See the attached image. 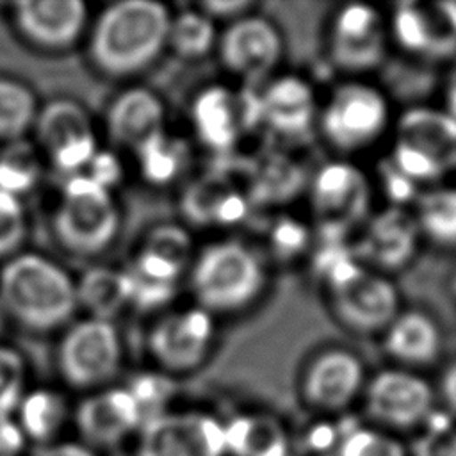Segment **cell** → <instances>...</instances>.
<instances>
[{
  "mask_svg": "<svg viewBox=\"0 0 456 456\" xmlns=\"http://www.w3.org/2000/svg\"><path fill=\"white\" fill-rule=\"evenodd\" d=\"M41 176L37 150L23 141H11L0 151V191L21 196L36 187Z\"/></svg>",
  "mask_w": 456,
  "mask_h": 456,
  "instance_id": "obj_34",
  "label": "cell"
},
{
  "mask_svg": "<svg viewBox=\"0 0 456 456\" xmlns=\"http://www.w3.org/2000/svg\"><path fill=\"white\" fill-rule=\"evenodd\" d=\"M223 66L248 84L265 82L281 64L285 41L274 21L249 12L228 23L217 37Z\"/></svg>",
  "mask_w": 456,
  "mask_h": 456,
  "instance_id": "obj_10",
  "label": "cell"
},
{
  "mask_svg": "<svg viewBox=\"0 0 456 456\" xmlns=\"http://www.w3.org/2000/svg\"><path fill=\"white\" fill-rule=\"evenodd\" d=\"M438 392L445 404L456 413V360H452L440 376Z\"/></svg>",
  "mask_w": 456,
  "mask_h": 456,
  "instance_id": "obj_43",
  "label": "cell"
},
{
  "mask_svg": "<svg viewBox=\"0 0 456 456\" xmlns=\"http://www.w3.org/2000/svg\"><path fill=\"white\" fill-rule=\"evenodd\" d=\"M442 456H456V435L445 444Z\"/></svg>",
  "mask_w": 456,
  "mask_h": 456,
  "instance_id": "obj_46",
  "label": "cell"
},
{
  "mask_svg": "<svg viewBox=\"0 0 456 456\" xmlns=\"http://www.w3.org/2000/svg\"><path fill=\"white\" fill-rule=\"evenodd\" d=\"M27 436L9 415L0 417V456H20Z\"/></svg>",
  "mask_w": 456,
  "mask_h": 456,
  "instance_id": "obj_42",
  "label": "cell"
},
{
  "mask_svg": "<svg viewBox=\"0 0 456 456\" xmlns=\"http://www.w3.org/2000/svg\"><path fill=\"white\" fill-rule=\"evenodd\" d=\"M314 232L296 217L281 216L269 228V248L278 260H294L308 255L314 246Z\"/></svg>",
  "mask_w": 456,
  "mask_h": 456,
  "instance_id": "obj_36",
  "label": "cell"
},
{
  "mask_svg": "<svg viewBox=\"0 0 456 456\" xmlns=\"http://www.w3.org/2000/svg\"><path fill=\"white\" fill-rule=\"evenodd\" d=\"M18 426L27 438L48 442L53 438L68 415L64 397L48 388H37L23 394L18 403Z\"/></svg>",
  "mask_w": 456,
  "mask_h": 456,
  "instance_id": "obj_30",
  "label": "cell"
},
{
  "mask_svg": "<svg viewBox=\"0 0 456 456\" xmlns=\"http://www.w3.org/2000/svg\"><path fill=\"white\" fill-rule=\"evenodd\" d=\"M217 37L214 20L200 9H189L171 16L167 46L178 57L201 59L217 45Z\"/></svg>",
  "mask_w": 456,
  "mask_h": 456,
  "instance_id": "obj_31",
  "label": "cell"
},
{
  "mask_svg": "<svg viewBox=\"0 0 456 456\" xmlns=\"http://www.w3.org/2000/svg\"><path fill=\"white\" fill-rule=\"evenodd\" d=\"M34 126L43 153L68 176L82 173L98 151L89 112L75 100H52L39 109Z\"/></svg>",
  "mask_w": 456,
  "mask_h": 456,
  "instance_id": "obj_12",
  "label": "cell"
},
{
  "mask_svg": "<svg viewBox=\"0 0 456 456\" xmlns=\"http://www.w3.org/2000/svg\"><path fill=\"white\" fill-rule=\"evenodd\" d=\"M387 14L372 4L349 2L337 5L324 28L328 62L347 78L378 69L388 52Z\"/></svg>",
  "mask_w": 456,
  "mask_h": 456,
  "instance_id": "obj_7",
  "label": "cell"
},
{
  "mask_svg": "<svg viewBox=\"0 0 456 456\" xmlns=\"http://www.w3.org/2000/svg\"><path fill=\"white\" fill-rule=\"evenodd\" d=\"M392 125L388 96L363 78L335 84L319 107L317 132L344 159L372 148Z\"/></svg>",
  "mask_w": 456,
  "mask_h": 456,
  "instance_id": "obj_4",
  "label": "cell"
},
{
  "mask_svg": "<svg viewBox=\"0 0 456 456\" xmlns=\"http://www.w3.org/2000/svg\"><path fill=\"white\" fill-rule=\"evenodd\" d=\"M139 431L137 456H226L224 422L207 413L167 411Z\"/></svg>",
  "mask_w": 456,
  "mask_h": 456,
  "instance_id": "obj_15",
  "label": "cell"
},
{
  "mask_svg": "<svg viewBox=\"0 0 456 456\" xmlns=\"http://www.w3.org/2000/svg\"><path fill=\"white\" fill-rule=\"evenodd\" d=\"M119 228V210L109 189L86 173L68 176L53 214L61 244L77 255L103 251Z\"/></svg>",
  "mask_w": 456,
  "mask_h": 456,
  "instance_id": "obj_6",
  "label": "cell"
},
{
  "mask_svg": "<svg viewBox=\"0 0 456 456\" xmlns=\"http://www.w3.org/2000/svg\"><path fill=\"white\" fill-rule=\"evenodd\" d=\"M191 119L201 144L212 151L228 153L244 132L258 123L255 94L208 86L194 98Z\"/></svg>",
  "mask_w": 456,
  "mask_h": 456,
  "instance_id": "obj_17",
  "label": "cell"
},
{
  "mask_svg": "<svg viewBox=\"0 0 456 456\" xmlns=\"http://www.w3.org/2000/svg\"><path fill=\"white\" fill-rule=\"evenodd\" d=\"M25 363L21 356L0 344V417L9 415L23 395Z\"/></svg>",
  "mask_w": 456,
  "mask_h": 456,
  "instance_id": "obj_39",
  "label": "cell"
},
{
  "mask_svg": "<svg viewBox=\"0 0 456 456\" xmlns=\"http://www.w3.org/2000/svg\"><path fill=\"white\" fill-rule=\"evenodd\" d=\"M244 191L223 173H207L194 180L182 194L180 208L196 226H228L240 223L249 207Z\"/></svg>",
  "mask_w": 456,
  "mask_h": 456,
  "instance_id": "obj_23",
  "label": "cell"
},
{
  "mask_svg": "<svg viewBox=\"0 0 456 456\" xmlns=\"http://www.w3.org/2000/svg\"><path fill=\"white\" fill-rule=\"evenodd\" d=\"M374 185L351 159L321 164L308 178V203L319 237L353 240L372 214Z\"/></svg>",
  "mask_w": 456,
  "mask_h": 456,
  "instance_id": "obj_5",
  "label": "cell"
},
{
  "mask_svg": "<svg viewBox=\"0 0 456 456\" xmlns=\"http://www.w3.org/2000/svg\"><path fill=\"white\" fill-rule=\"evenodd\" d=\"M338 456H406L403 445L374 429L354 428L338 447Z\"/></svg>",
  "mask_w": 456,
  "mask_h": 456,
  "instance_id": "obj_38",
  "label": "cell"
},
{
  "mask_svg": "<svg viewBox=\"0 0 456 456\" xmlns=\"http://www.w3.org/2000/svg\"><path fill=\"white\" fill-rule=\"evenodd\" d=\"M444 110L456 119V59L444 82Z\"/></svg>",
  "mask_w": 456,
  "mask_h": 456,
  "instance_id": "obj_45",
  "label": "cell"
},
{
  "mask_svg": "<svg viewBox=\"0 0 456 456\" xmlns=\"http://www.w3.org/2000/svg\"><path fill=\"white\" fill-rule=\"evenodd\" d=\"M121 337L112 321L86 317L62 335L57 363L62 378L77 388L100 387L121 365Z\"/></svg>",
  "mask_w": 456,
  "mask_h": 456,
  "instance_id": "obj_8",
  "label": "cell"
},
{
  "mask_svg": "<svg viewBox=\"0 0 456 456\" xmlns=\"http://www.w3.org/2000/svg\"><path fill=\"white\" fill-rule=\"evenodd\" d=\"M387 21L390 45L410 57L456 55V2H399Z\"/></svg>",
  "mask_w": 456,
  "mask_h": 456,
  "instance_id": "obj_11",
  "label": "cell"
},
{
  "mask_svg": "<svg viewBox=\"0 0 456 456\" xmlns=\"http://www.w3.org/2000/svg\"><path fill=\"white\" fill-rule=\"evenodd\" d=\"M365 383L362 358L351 349L333 346L312 354L303 370L301 390L312 406L337 411L351 404Z\"/></svg>",
  "mask_w": 456,
  "mask_h": 456,
  "instance_id": "obj_18",
  "label": "cell"
},
{
  "mask_svg": "<svg viewBox=\"0 0 456 456\" xmlns=\"http://www.w3.org/2000/svg\"><path fill=\"white\" fill-rule=\"evenodd\" d=\"M77 303L89 317L112 321L125 306H128V290L123 269L96 265L87 269L75 281Z\"/></svg>",
  "mask_w": 456,
  "mask_h": 456,
  "instance_id": "obj_28",
  "label": "cell"
},
{
  "mask_svg": "<svg viewBox=\"0 0 456 456\" xmlns=\"http://www.w3.org/2000/svg\"><path fill=\"white\" fill-rule=\"evenodd\" d=\"M394 139L431 160L444 176L456 171V119L444 109L411 105L394 119Z\"/></svg>",
  "mask_w": 456,
  "mask_h": 456,
  "instance_id": "obj_20",
  "label": "cell"
},
{
  "mask_svg": "<svg viewBox=\"0 0 456 456\" xmlns=\"http://www.w3.org/2000/svg\"><path fill=\"white\" fill-rule=\"evenodd\" d=\"M12 23L28 45L61 52L84 34L87 5L80 0H21L12 5Z\"/></svg>",
  "mask_w": 456,
  "mask_h": 456,
  "instance_id": "obj_19",
  "label": "cell"
},
{
  "mask_svg": "<svg viewBox=\"0 0 456 456\" xmlns=\"http://www.w3.org/2000/svg\"><path fill=\"white\" fill-rule=\"evenodd\" d=\"M351 242L365 267L392 276L413 262L422 237L410 207L385 205L372 210Z\"/></svg>",
  "mask_w": 456,
  "mask_h": 456,
  "instance_id": "obj_9",
  "label": "cell"
},
{
  "mask_svg": "<svg viewBox=\"0 0 456 456\" xmlns=\"http://www.w3.org/2000/svg\"><path fill=\"white\" fill-rule=\"evenodd\" d=\"M0 306L27 330L50 331L78 308L75 281L53 260L18 253L0 271Z\"/></svg>",
  "mask_w": 456,
  "mask_h": 456,
  "instance_id": "obj_2",
  "label": "cell"
},
{
  "mask_svg": "<svg viewBox=\"0 0 456 456\" xmlns=\"http://www.w3.org/2000/svg\"><path fill=\"white\" fill-rule=\"evenodd\" d=\"M126 390L137 406L142 428L167 413V406L175 397L176 385L164 372H141L128 383Z\"/></svg>",
  "mask_w": 456,
  "mask_h": 456,
  "instance_id": "obj_35",
  "label": "cell"
},
{
  "mask_svg": "<svg viewBox=\"0 0 456 456\" xmlns=\"http://www.w3.org/2000/svg\"><path fill=\"white\" fill-rule=\"evenodd\" d=\"M226 454L289 456V444L280 422L269 415H237L224 422Z\"/></svg>",
  "mask_w": 456,
  "mask_h": 456,
  "instance_id": "obj_26",
  "label": "cell"
},
{
  "mask_svg": "<svg viewBox=\"0 0 456 456\" xmlns=\"http://www.w3.org/2000/svg\"><path fill=\"white\" fill-rule=\"evenodd\" d=\"M253 9H255V2H249V0H207L200 4V11H203L214 21L217 18L233 21L237 18H242L253 12Z\"/></svg>",
  "mask_w": 456,
  "mask_h": 456,
  "instance_id": "obj_41",
  "label": "cell"
},
{
  "mask_svg": "<svg viewBox=\"0 0 456 456\" xmlns=\"http://www.w3.org/2000/svg\"><path fill=\"white\" fill-rule=\"evenodd\" d=\"M39 107L28 86L0 77V139L18 141L36 125Z\"/></svg>",
  "mask_w": 456,
  "mask_h": 456,
  "instance_id": "obj_33",
  "label": "cell"
},
{
  "mask_svg": "<svg viewBox=\"0 0 456 456\" xmlns=\"http://www.w3.org/2000/svg\"><path fill=\"white\" fill-rule=\"evenodd\" d=\"M381 342L385 353L410 370L433 365L444 347L438 322L419 308H401L381 333Z\"/></svg>",
  "mask_w": 456,
  "mask_h": 456,
  "instance_id": "obj_21",
  "label": "cell"
},
{
  "mask_svg": "<svg viewBox=\"0 0 456 456\" xmlns=\"http://www.w3.org/2000/svg\"><path fill=\"white\" fill-rule=\"evenodd\" d=\"M77 426L87 442L114 445L141 429V417L126 387H114L82 401L77 410Z\"/></svg>",
  "mask_w": 456,
  "mask_h": 456,
  "instance_id": "obj_22",
  "label": "cell"
},
{
  "mask_svg": "<svg viewBox=\"0 0 456 456\" xmlns=\"http://www.w3.org/2000/svg\"><path fill=\"white\" fill-rule=\"evenodd\" d=\"M365 406L372 419L390 428H411L426 420L435 388L417 370L383 369L365 383Z\"/></svg>",
  "mask_w": 456,
  "mask_h": 456,
  "instance_id": "obj_16",
  "label": "cell"
},
{
  "mask_svg": "<svg viewBox=\"0 0 456 456\" xmlns=\"http://www.w3.org/2000/svg\"><path fill=\"white\" fill-rule=\"evenodd\" d=\"M141 175L153 185H166L180 176L187 164V146L166 134H159L135 150Z\"/></svg>",
  "mask_w": 456,
  "mask_h": 456,
  "instance_id": "obj_32",
  "label": "cell"
},
{
  "mask_svg": "<svg viewBox=\"0 0 456 456\" xmlns=\"http://www.w3.org/2000/svg\"><path fill=\"white\" fill-rule=\"evenodd\" d=\"M191 287L198 306L212 315L249 308L267 287L262 256L242 240L207 246L191 264Z\"/></svg>",
  "mask_w": 456,
  "mask_h": 456,
  "instance_id": "obj_3",
  "label": "cell"
},
{
  "mask_svg": "<svg viewBox=\"0 0 456 456\" xmlns=\"http://www.w3.org/2000/svg\"><path fill=\"white\" fill-rule=\"evenodd\" d=\"M255 103L258 123L278 139L297 141L317 130L321 100L303 75H273L255 93Z\"/></svg>",
  "mask_w": 456,
  "mask_h": 456,
  "instance_id": "obj_13",
  "label": "cell"
},
{
  "mask_svg": "<svg viewBox=\"0 0 456 456\" xmlns=\"http://www.w3.org/2000/svg\"><path fill=\"white\" fill-rule=\"evenodd\" d=\"M214 338V315L201 306H189L162 315L150 331L148 347L162 369L185 372L203 363Z\"/></svg>",
  "mask_w": 456,
  "mask_h": 456,
  "instance_id": "obj_14",
  "label": "cell"
},
{
  "mask_svg": "<svg viewBox=\"0 0 456 456\" xmlns=\"http://www.w3.org/2000/svg\"><path fill=\"white\" fill-rule=\"evenodd\" d=\"M410 210L422 240L456 248V185L438 183L422 189Z\"/></svg>",
  "mask_w": 456,
  "mask_h": 456,
  "instance_id": "obj_27",
  "label": "cell"
},
{
  "mask_svg": "<svg viewBox=\"0 0 456 456\" xmlns=\"http://www.w3.org/2000/svg\"><path fill=\"white\" fill-rule=\"evenodd\" d=\"M82 173H86L96 183H100L102 187L110 191L121 180L123 166H121L119 159L116 157V153L107 151V150H98Z\"/></svg>",
  "mask_w": 456,
  "mask_h": 456,
  "instance_id": "obj_40",
  "label": "cell"
},
{
  "mask_svg": "<svg viewBox=\"0 0 456 456\" xmlns=\"http://www.w3.org/2000/svg\"><path fill=\"white\" fill-rule=\"evenodd\" d=\"M191 264L192 240L189 232L178 224H159L148 232L128 267L150 280L178 285Z\"/></svg>",
  "mask_w": 456,
  "mask_h": 456,
  "instance_id": "obj_25",
  "label": "cell"
},
{
  "mask_svg": "<svg viewBox=\"0 0 456 456\" xmlns=\"http://www.w3.org/2000/svg\"><path fill=\"white\" fill-rule=\"evenodd\" d=\"M305 183L296 162L281 155H265L249 169V201L280 203Z\"/></svg>",
  "mask_w": 456,
  "mask_h": 456,
  "instance_id": "obj_29",
  "label": "cell"
},
{
  "mask_svg": "<svg viewBox=\"0 0 456 456\" xmlns=\"http://www.w3.org/2000/svg\"><path fill=\"white\" fill-rule=\"evenodd\" d=\"M27 233L25 208L18 196L0 191V258L14 256Z\"/></svg>",
  "mask_w": 456,
  "mask_h": 456,
  "instance_id": "obj_37",
  "label": "cell"
},
{
  "mask_svg": "<svg viewBox=\"0 0 456 456\" xmlns=\"http://www.w3.org/2000/svg\"><path fill=\"white\" fill-rule=\"evenodd\" d=\"M166 109L150 89L132 87L119 93L107 109V130L116 144L137 150L164 132Z\"/></svg>",
  "mask_w": 456,
  "mask_h": 456,
  "instance_id": "obj_24",
  "label": "cell"
},
{
  "mask_svg": "<svg viewBox=\"0 0 456 456\" xmlns=\"http://www.w3.org/2000/svg\"><path fill=\"white\" fill-rule=\"evenodd\" d=\"M34 456H94V454L82 444L64 442V444L45 445Z\"/></svg>",
  "mask_w": 456,
  "mask_h": 456,
  "instance_id": "obj_44",
  "label": "cell"
},
{
  "mask_svg": "<svg viewBox=\"0 0 456 456\" xmlns=\"http://www.w3.org/2000/svg\"><path fill=\"white\" fill-rule=\"evenodd\" d=\"M171 14L153 0L107 5L89 34V59L109 77H132L148 68L167 46Z\"/></svg>",
  "mask_w": 456,
  "mask_h": 456,
  "instance_id": "obj_1",
  "label": "cell"
}]
</instances>
